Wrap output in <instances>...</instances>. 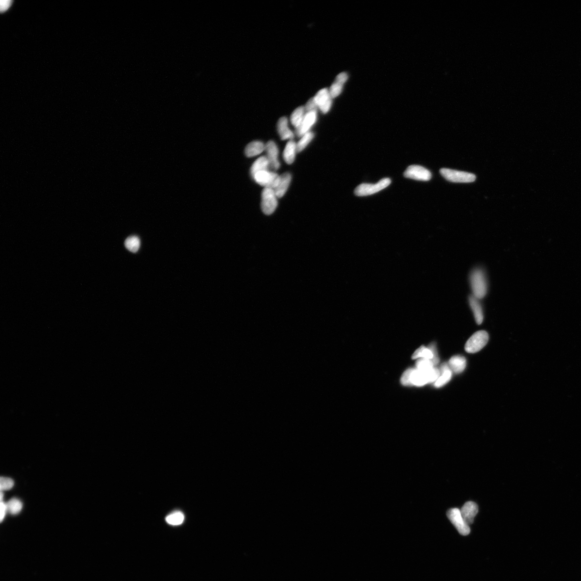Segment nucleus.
Returning a JSON list of instances; mask_svg holds the SVG:
<instances>
[{
	"label": "nucleus",
	"mask_w": 581,
	"mask_h": 581,
	"mask_svg": "<svg viewBox=\"0 0 581 581\" xmlns=\"http://www.w3.org/2000/svg\"><path fill=\"white\" fill-rule=\"evenodd\" d=\"M416 308V295L411 285L396 282L392 289L391 312L394 319L401 323L408 321Z\"/></svg>",
	"instance_id": "f257e3e1"
},
{
	"label": "nucleus",
	"mask_w": 581,
	"mask_h": 581,
	"mask_svg": "<svg viewBox=\"0 0 581 581\" xmlns=\"http://www.w3.org/2000/svg\"><path fill=\"white\" fill-rule=\"evenodd\" d=\"M380 267L391 279L411 285L419 275L420 264L411 258L401 255L387 258Z\"/></svg>",
	"instance_id": "f03ea898"
},
{
	"label": "nucleus",
	"mask_w": 581,
	"mask_h": 581,
	"mask_svg": "<svg viewBox=\"0 0 581 581\" xmlns=\"http://www.w3.org/2000/svg\"><path fill=\"white\" fill-rule=\"evenodd\" d=\"M581 280V267L573 268L564 276H543L532 285L533 292L537 295H548L569 289Z\"/></svg>",
	"instance_id": "7ed1b4c3"
},
{
	"label": "nucleus",
	"mask_w": 581,
	"mask_h": 581,
	"mask_svg": "<svg viewBox=\"0 0 581 581\" xmlns=\"http://www.w3.org/2000/svg\"><path fill=\"white\" fill-rule=\"evenodd\" d=\"M401 230L400 237L403 242L404 252L410 255H415L420 251L418 241L419 226L415 217L410 212H402L398 217V224Z\"/></svg>",
	"instance_id": "20e7f679"
},
{
	"label": "nucleus",
	"mask_w": 581,
	"mask_h": 581,
	"mask_svg": "<svg viewBox=\"0 0 581 581\" xmlns=\"http://www.w3.org/2000/svg\"><path fill=\"white\" fill-rule=\"evenodd\" d=\"M475 175L473 165L460 168V170L457 172L455 181L450 190L444 193V201L448 205L452 206L457 201L464 198V194L473 185Z\"/></svg>",
	"instance_id": "39448f33"
},
{
	"label": "nucleus",
	"mask_w": 581,
	"mask_h": 581,
	"mask_svg": "<svg viewBox=\"0 0 581 581\" xmlns=\"http://www.w3.org/2000/svg\"><path fill=\"white\" fill-rule=\"evenodd\" d=\"M496 147V142L491 134L484 133L476 139L470 149L475 160H478L485 170H489L494 166L498 155Z\"/></svg>",
	"instance_id": "423d86ee"
},
{
	"label": "nucleus",
	"mask_w": 581,
	"mask_h": 581,
	"mask_svg": "<svg viewBox=\"0 0 581 581\" xmlns=\"http://www.w3.org/2000/svg\"><path fill=\"white\" fill-rule=\"evenodd\" d=\"M437 268L438 265L434 260H426L421 263L419 275L411 285L416 296H423L429 290L434 280Z\"/></svg>",
	"instance_id": "0eeeda50"
},
{
	"label": "nucleus",
	"mask_w": 581,
	"mask_h": 581,
	"mask_svg": "<svg viewBox=\"0 0 581 581\" xmlns=\"http://www.w3.org/2000/svg\"><path fill=\"white\" fill-rule=\"evenodd\" d=\"M416 195L423 210H438L441 206L439 198L432 190V180L428 176H421L416 183Z\"/></svg>",
	"instance_id": "6e6552de"
},
{
	"label": "nucleus",
	"mask_w": 581,
	"mask_h": 581,
	"mask_svg": "<svg viewBox=\"0 0 581 581\" xmlns=\"http://www.w3.org/2000/svg\"><path fill=\"white\" fill-rule=\"evenodd\" d=\"M398 224V218L391 212H380L372 217L367 224V231L371 236H379L389 232Z\"/></svg>",
	"instance_id": "1a4fd4ad"
},
{
	"label": "nucleus",
	"mask_w": 581,
	"mask_h": 581,
	"mask_svg": "<svg viewBox=\"0 0 581 581\" xmlns=\"http://www.w3.org/2000/svg\"><path fill=\"white\" fill-rule=\"evenodd\" d=\"M446 228L445 216L439 210H435L430 215L425 228V237L432 246H439L443 239Z\"/></svg>",
	"instance_id": "9d476101"
},
{
	"label": "nucleus",
	"mask_w": 581,
	"mask_h": 581,
	"mask_svg": "<svg viewBox=\"0 0 581 581\" xmlns=\"http://www.w3.org/2000/svg\"><path fill=\"white\" fill-rule=\"evenodd\" d=\"M521 114L518 109H514L506 114L504 121L496 132L494 140L496 146H503L510 141L514 127L521 120Z\"/></svg>",
	"instance_id": "9b49d317"
},
{
	"label": "nucleus",
	"mask_w": 581,
	"mask_h": 581,
	"mask_svg": "<svg viewBox=\"0 0 581 581\" xmlns=\"http://www.w3.org/2000/svg\"><path fill=\"white\" fill-rule=\"evenodd\" d=\"M403 252V242H402L400 235H391L381 243L378 250L376 251V260L377 264L380 266L381 263L386 260L387 258L401 256Z\"/></svg>",
	"instance_id": "f8f14e48"
},
{
	"label": "nucleus",
	"mask_w": 581,
	"mask_h": 581,
	"mask_svg": "<svg viewBox=\"0 0 581 581\" xmlns=\"http://www.w3.org/2000/svg\"><path fill=\"white\" fill-rule=\"evenodd\" d=\"M457 162L455 160L446 162L439 168L436 175V182L444 193L450 190L457 175Z\"/></svg>",
	"instance_id": "ddd939ff"
},
{
	"label": "nucleus",
	"mask_w": 581,
	"mask_h": 581,
	"mask_svg": "<svg viewBox=\"0 0 581 581\" xmlns=\"http://www.w3.org/2000/svg\"><path fill=\"white\" fill-rule=\"evenodd\" d=\"M211 364L208 357L199 354L193 355L187 362V369L198 379H205L210 371Z\"/></svg>",
	"instance_id": "4468645a"
},
{
	"label": "nucleus",
	"mask_w": 581,
	"mask_h": 581,
	"mask_svg": "<svg viewBox=\"0 0 581 581\" xmlns=\"http://www.w3.org/2000/svg\"><path fill=\"white\" fill-rule=\"evenodd\" d=\"M471 203L469 199L465 197L454 203L448 214L445 216L446 228L453 227L468 212Z\"/></svg>",
	"instance_id": "2eb2a0df"
},
{
	"label": "nucleus",
	"mask_w": 581,
	"mask_h": 581,
	"mask_svg": "<svg viewBox=\"0 0 581 581\" xmlns=\"http://www.w3.org/2000/svg\"><path fill=\"white\" fill-rule=\"evenodd\" d=\"M475 161V158L471 153L470 148H466L465 150L461 153V155L459 158L458 165L462 167L473 166V163Z\"/></svg>",
	"instance_id": "dca6fc26"
},
{
	"label": "nucleus",
	"mask_w": 581,
	"mask_h": 581,
	"mask_svg": "<svg viewBox=\"0 0 581 581\" xmlns=\"http://www.w3.org/2000/svg\"><path fill=\"white\" fill-rule=\"evenodd\" d=\"M19 3L17 1H14V0H8V1H2L1 2V17L2 18H6L10 16L13 12L15 9L17 8V4Z\"/></svg>",
	"instance_id": "f3484780"
}]
</instances>
